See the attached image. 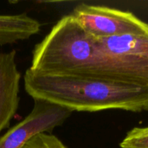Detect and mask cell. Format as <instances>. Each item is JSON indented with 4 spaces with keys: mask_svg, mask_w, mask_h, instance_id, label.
I'll return each instance as SVG.
<instances>
[{
    "mask_svg": "<svg viewBox=\"0 0 148 148\" xmlns=\"http://www.w3.org/2000/svg\"><path fill=\"white\" fill-rule=\"evenodd\" d=\"M105 77L148 87V34L98 38Z\"/></svg>",
    "mask_w": 148,
    "mask_h": 148,
    "instance_id": "3",
    "label": "cell"
},
{
    "mask_svg": "<svg viewBox=\"0 0 148 148\" xmlns=\"http://www.w3.org/2000/svg\"><path fill=\"white\" fill-rule=\"evenodd\" d=\"M71 15L89 35L96 38L148 34V23L128 11L82 3L74 9Z\"/></svg>",
    "mask_w": 148,
    "mask_h": 148,
    "instance_id": "4",
    "label": "cell"
},
{
    "mask_svg": "<svg viewBox=\"0 0 148 148\" xmlns=\"http://www.w3.org/2000/svg\"><path fill=\"white\" fill-rule=\"evenodd\" d=\"M42 24L26 13L0 14V45L24 41L40 32Z\"/></svg>",
    "mask_w": 148,
    "mask_h": 148,
    "instance_id": "7",
    "label": "cell"
},
{
    "mask_svg": "<svg viewBox=\"0 0 148 148\" xmlns=\"http://www.w3.org/2000/svg\"><path fill=\"white\" fill-rule=\"evenodd\" d=\"M21 73L16 62V51L0 53V133L15 116L20 101Z\"/></svg>",
    "mask_w": 148,
    "mask_h": 148,
    "instance_id": "6",
    "label": "cell"
},
{
    "mask_svg": "<svg viewBox=\"0 0 148 148\" xmlns=\"http://www.w3.org/2000/svg\"><path fill=\"white\" fill-rule=\"evenodd\" d=\"M121 148H148V127L129 131L120 144Z\"/></svg>",
    "mask_w": 148,
    "mask_h": 148,
    "instance_id": "8",
    "label": "cell"
},
{
    "mask_svg": "<svg viewBox=\"0 0 148 148\" xmlns=\"http://www.w3.org/2000/svg\"><path fill=\"white\" fill-rule=\"evenodd\" d=\"M72 111L48 101L35 100L30 113L0 137V148H22L34 135L51 133L69 118Z\"/></svg>",
    "mask_w": 148,
    "mask_h": 148,
    "instance_id": "5",
    "label": "cell"
},
{
    "mask_svg": "<svg viewBox=\"0 0 148 148\" xmlns=\"http://www.w3.org/2000/svg\"><path fill=\"white\" fill-rule=\"evenodd\" d=\"M29 69L51 75L105 77L98 38L89 35L71 14L62 16L36 45Z\"/></svg>",
    "mask_w": 148,
    "mask_h": 148,
    "instance_id": "2",
    "label": "cell"
},
{
    "mask_svg": "<svg viewBox=\"0 0 148 148\" xmlns=\"http://www.w3.org/2000/svg\"><path fill=\"white\" fill-rule=\"evenodd\" d=\"M22 148H68L56 136L40 133L30 138Z\"/></svg>",
    "mask_w": 148,
    "mask_h": 148,
    "instance_id": "9",
    "label": "cell"
},
{
    "mask_svg": "<svg viewBox=\"0 0 148 148\" xmlns=\"http://www.w3.org/2000/svg\"><path fill=\"white\" fill-rule=\"evenodd\" d=\"M24 88L34 101H44L70 111L122 109L148 111V87L112 78L25 72Z\"/></svg>",
    "mask_w": 148,
    "mask_h": 148,
    "instance_id": "1",
    "label": "cell"
}]
</instances>
